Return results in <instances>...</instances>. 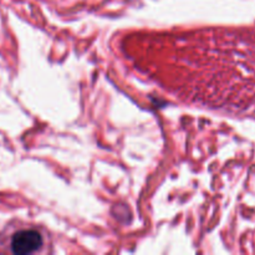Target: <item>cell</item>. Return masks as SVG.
I'll return each instance as SVG.
<instances>
[{"instance_id": "1", "label": "cell", "mask_w": 255, "mask_h": 255, "mask_svg": "<svg viewBox=\"0 0 255 255\" xmlns=\"http://www.w3.org/2000/svg\"><path fill=\"white\" fill-rule=\"evenodd\" d=\"M198 67L183 82L186 99L255 119V27L199 35Z\"/></svg>"}, {"instance_id": "2", "label": "cell", "mask_w": 255, "mask_h": 255, "mask_svg": "<svg viewBox=\"0 0 255 255\" xmlns=\"http://www.w3.org/2000/svg\"><path fill=\"white\" fill-rule=\"evenodd\" d=\"M45 238L42 233L34 228H21L10 234L7 252L12 254H35L42 252Z\"/></svg>"}]
</instances>
